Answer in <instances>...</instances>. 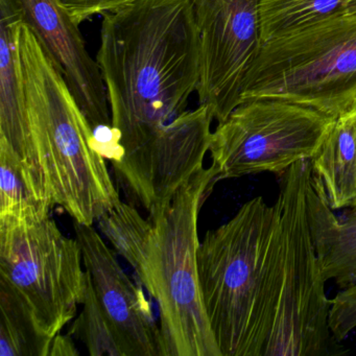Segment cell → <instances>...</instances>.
I'll use <instances>...</instances> for the list:
<instances>
[{
	"label": "cell",
	"mask_w": 356,
	"mask_h": 356,
	"mask_svg": "<svg viewBox=\"0 0 356 356\" xmlns=\"http://www.w3.org/2000/svg\"><path fill=\"white\" fill-rule=\"evenodd\" d=\"M97 61L122 149L116 184L151 214L204 168L211 140L207 108L188 110L200 79L191 0H134L105 14Z\"/></svg>",
	"instance_id": "1"
},
{
	"label": "cell",
	"mask_w": 356,
	"mask_h": 356,
	"mask_svg": "<svg viewBox=\"0 0 356 356\" xmlns=\"http://www.w3.org/2000/svg\"><path fill=\"white\" fill-rule=\"evenodd\" d=\"M218 182L213 166L201 168L147 216L151 231L135 275L159 306L162 356H222L197 273V220Z\"/></svg>",
	"instance_id": "4"
},
{
	"label": "cell",
	"mask_w": 356,
	"mask_h": 356,
	"mask_svg": "<svg viewBox=\"0 0 356 356\" xmlns=\"http://www.w3.org/2000/svg\"><path fill=\"white\" fill-rule=\"evenodd\" d=\"M348 0H260L262 42L345 14Z\"/></svg>",
	"instance_id": "16"
},
{
	"label": "cell",
	"mask_w": 356,
	"mask_h": 356,
	"mask_svg": "<svg viewBox=\"0 0 356 356\" xmlns=\"http://www.w3.org/2000/svg\"><path fill=\"white\" fill-rule=\"evenodd\" d=\"M199 37V106L218 124L241 104L261 49L260 0H191Z\"/></svg>",
	"instance_id": "8"
},
{
	"label": "cell",
	"mask_w": 356,
	"mask_h": 356,
	"mask_svg": "<svg viewBox=\"0 0 356 356\" xmlns=\"http://www.w3.org/2000/svg\"><path fill=\"white\" fill-rule=\"evenodd\" d=\"M55 206L24 164L0 149V220L36 222L51 216Z\"/></svg>",
	"instance_id": "14"
},
{
	"label": "cell",
	"mask_w": 356,
	"mask_h": 356,
	"mask_svg": "<svg viewBox=\"0 0 356 356\" xmlns=\"http://www.w3.org/2000/svg\"><path fill=\"white\" fill-rule=\"evenodd\" d=\"M348 115L351 118L352 122H354V126H355L356 128V106L351 110V111L349 112V113H348Z\"/></svg>",
	"instance_id": "22"
},
{
	"label": "cell",
	"mask_w": 356,
	"mask_h": 356,
	"mask_svg": "<svg viewBox=\"0 0 356 356\" xmlns=\"http://www.w3.org/2000/svg\"><path fill=\"white\" fill-rule=\"evenodd\" d=\"M0 356H49L53 339L41 332L30 309L0 280Z\"/></svg>",
	"instance_id": "15"
},
{
	"label": "cell",
	"mask_w": 356,
	"mask_h": 356,
	"mask_svg": "<svg viewBox=\"0 0 356 356\" xmlns=\"http://www.w3.org/2000/svg\"><path fill=\"white\" fill-rule=\"evenodd\" d=\"M85 268L124 356H162L161 337L145 293L122 270L92 225L74 222Z\"/></svg>",
	"instance_id": "9"
},
{
	"label": "cell",
	"mask_w": 356,
	"mask_h": 356,
	"mask_svg": "<svg viewBox=\"0 0 356 356\" xmlns=\"http://www.w3.org/2000/svg\"><path fill=\"white\" fill-rule=\"evenodd\" d=\"M24 24L19 1L0 0V149L15 156L49 195L31 147L19 49L20 29Z\"/></svg>",
	"instance_id": "11"
},
{
	"label": "cell",
	"mask_w": 356,
	"mask_h": 356,
	"mask_svg": "<svg viewBox=\"0 0 356 356\" xmlns=\"http://www.w3.org/2000/svg\"><path fill=\"white\" fill-rule=\"evenodd\" d=\"M312 241L325 281L334 280L341 289L356 283V204L343 216L333 213L316 195L312 183L306 193Z\"/></svg>",
	"instance_id": "12"
},
{
	"label": "cell",
	"mask_w": 356,
	"mask_h": 356,
	"mask_svg": "<svg viewBox=\"0 0 356 356\" xmlns=\"http://www.w3.org/2000/svg\"><path fill=\"white\" fill-rule=\"evenodd\" d=\"M328 324L337 343L356 328V283L343 289L331 299Z\"/></svg>",
	"instance_id": "18"
},
{
	"label": "cell",
	"mask_w": 356,
	"mask_h": 356,
	"mask_svg": "<svg viewBox=\"0 0 356 356\" xmlns=\"http://www.w3.org/2000/svg\"><path fill=\"white\" fill-rule=\"evenodd\" d=\"M19 49L35 163L55 205L74 222L93 225L122 201L93 129L63 74L26 24Z\"/></svg>",
	"instance_id": "3"
},
{
	"label": "cell",
	"mask_w": 356,
	"mask_h": 356,
	"mask_svg": "<svg viewBox=\"0 0 356 356\" xmlns=\"http://www.w3.org/2000/svg\"><path fill=\"white\" fill-rule=\"evenodd\" d=\"M24 22L36 34L67 82L93 130L111 127L107 91L79 24L58 0H18Z\"/></svg>",
	"instance_id": "10"
},
{
	"label": "cell",
	"mask_w": 356,
	"mask_h": 356,
	"mask_svg": "<svg viewBox=\"0 0 356 356\" xmlns=\"http://www.w3.org/2000/svg\"><path fill=\"white\" fill-rule=\"evenodd\" d=\"M310 168L312 188L330 209L355 205L356 128L348 114L337 118Z\"/></svg>",
	"instance_id": "13"
},
{
	"label": "cell",
	"mask_w": 356,
	"mask_h": 356,
	"mask_svg": "<svg viewBox=\"0 0 356 356\" xmlns=\"http://www.w3.org/2000/svg\"><path fill=\"white\" fill-rule=\"evenodd\" d=\"M82 305V312L72 323L68 334L82 341L91 356H124L115 332L97 301L89 273Z\"/></svg>",
	"instance_id": "17"
},
{
	"label": "cell",
	"mask_w": 356,
	"mask_h": 356,
	"mask_svg": "<svg viewBox=\"0 0 356 356\" xmlns=\"http://www.w3.org/2000/svg\"><path fill=\"white\" fill-rule=\"evenodd\" d=\"M78 239L51 216L36 222L0 220V280L7 283L54 339L74 320L88 286Z\"/></svg>",
	"instance_id": "6"
},
{
	"label": "cell",
	"mask_w": 356,
	"mask_h": 356,
	"mask_svg": "<svg viewBox=\"0 0 356 356\" xmlns=\"http://www.w3.org/2000/svg\"><path fill=\"white\" fill-rule=\"evenodd\" d=\"M345 12L348 14L356 13V0H348Z\"/></svg>",
	"instance_id": "21"
},
{
	"label": "cell",
	"mask_w": 356,
	"mask_h": 356,
	"mask_svg": "<svg viewBox=\"0 0 356 356\" xmlns=\"http://www.w3.org/2000/svg\"><path fill=\"white\" fill-rule=\"evenodd\" d=\"M76 24L120 9L134 0H58Z\"/></svg>",
	"instance_id": "19"
},
{
	"label": "cell",
	"mask_w": 356,
	"mask_h": 356,
	"mask_svg": "<svg viewBox=\"0 0 356 356\" xmlns=\"http://www.w3.org/2000/svg\"><path fill=\"white\" fill-rule=\"evenodd\" d=\"M335 120L289 102H243L212 132L209 152L218 180L283 174L297 162L314 158Z\"/></svg>",
	"instance_id": "7"
},
{
	"label": "cell",
	"mask_w": 356,
	"mask_h": 356,
	"mask_svg": "<svg viewBox=\"0 0 356 356\" xmlns=\"http://www.w3.org/2000/svg\"><path fill=\"white\" fill-rule=\"evenodd\" d=\"M204 307L222 356H274L295 287L278 201L261 197L208 231L197 250Z\"/></svg>",
	"instance_id": "2"
},
{
	"label": "cell",
	"mask_w": 356,
	"mask_h": 356,
	"mask_svg": "<svg viewBox=\"0 0 356 356\" xmlns=\"http://www.w3.org/2000/svg\"><path fill=\"white\" fill-rule=\"evenodd\" d=\"M277 99L339 118L356 106V13L303 26L262 44L241 103Z\"/></svg>",
	"instance_id": "5"
},
{
	"label": "cell",
	"mask_w": 356,
	"mask_h": 356,
	"mask_svg": "<svg viewBox=\"0 0 356 356\" xmlns=\"http://www.w3.org/2000/svg\"><path fill=\"white\" fill-rule=\"evenodd\" d=\"M79 355V351L74 346L72 335L57 334L51 341L49 356Z\"/></svg>",
	"instance_id": "20"
}]
</instances>
